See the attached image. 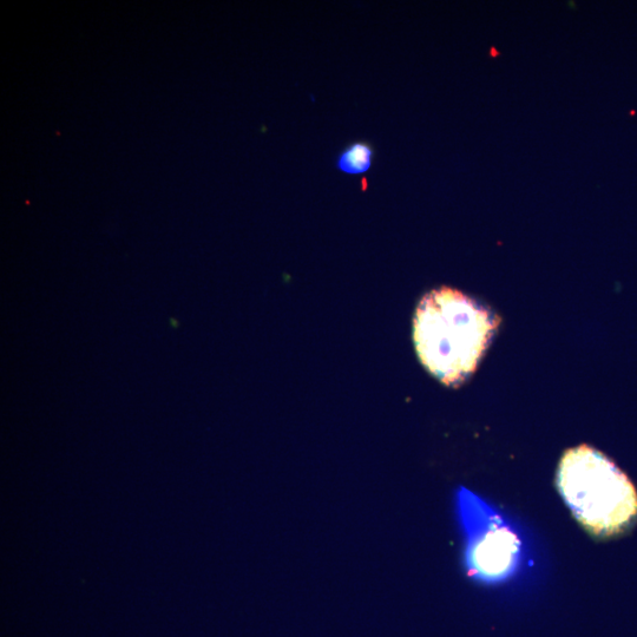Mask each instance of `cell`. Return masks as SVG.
I'll list each match as a JSON object with an SVG mask.
<instances>
[{"instance_id": "6da1fadb", "label": "cell", "mask_w": 637, "mask_h": 637, "mask_svg": "<svg viewBox=\"0 0 637 637\" xmlns=\"http://www.w3.org/2000/svg\"><path fill=\"white\" fill-rule=\"evenodd\" d=\"M501 319L453 288L424 295L413 320V340L423 366L439 382L458 386L477 370Z\"/></svg>"}, {"instance_id": "7a4b0ae2", "label": "cell", "mask_w": 637, "mask_h": 637, "mask_svg": "<svg viewBox=\"0 0 637 637\" xmlns=\"http://www.w3.org/2000/svg\"><path fill=\"white\" fill-rule=\"evenodd\" d=\"M556 485L576 521L591 536L607 540L635 527V485L599 450L583 444L564 452Z\"/></svg>"}, {"instance_id": "3957f363", "label": "cell", "mask_w": 637, "mask_h": 637, "mask_svg": "<svg viewBox=\"0 0 637 637\" xmlns=\"http://www.w3.org/2000/svg\"><path fill=\"white\" fill-rule=\"evenodd\" d=\"M457 511L465 536V568L485 583L507 580L520 563L522 543L504 518L469 490L457 494Z\"/></svg>"}, {"instance_id": "277c9868", "label": "cell", "mask_w": 637, "mask_h": 637, "mask_svg": "<svg viewBox=\"0 0 637 637\" xmlns=\"http://www.w3.org/2000/svg\"><path fill=\"white\" fill-rule=\"evenodd\" d=\"M376 148L367 141H354L340 151L336 168L346 175H365L372 168Z\"/></svg>"}]
</instances>
